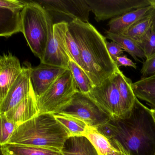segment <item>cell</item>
Segmentation results:
<instances>
[{
    "mask_svg": "<svg viewBox=\"0 0 155 155\" xmlns=\"http://www.w3.org/2000/svg\"><path fill=\"white\" fill-rule=\"evenodd\" d=\"M96 129L128 155H155V121L150 109L137 98L126 116L111 118Z\"/></svg>",
    "mask_w": 155,
    "mask_h": 155,
    "instance_id": "1",
    "label": "cell"
},
{
    "mask_svg": "<svg viewBox=\"0 0 155 155\" xmlns=\"http://www.w3.org/2000/svg\"><path fill=\"white\" fill-rule=\"evenodd\" d=\"M68 30L79 48L83 70L94 87L115 74L119 68L109 53L106 37L90 23L78 19L69 23Z\"/></svg>",
    "mask_w": 155,
    "mask_h": 155,
    "instance_id": "2",
    "label": "cell"
},
{
    "mask_svg": "<svg viewBox=\"0 0 155 155\" xmlns=\"http://www.w3.org/2000/svg\"><path fill=\"white\" fill-rule=\"evenodd\" d=\"M71 137L67 129L52 113H41L15 130L7 144L35 146L61 151Z\"/></svg>",
    "mask_w": 155,
    "mask_h": 155,
    "instance_id": "3",
    "label": "cell"
},
{
    "mask_svg": "<svg viewBox=\"0 0 155 155\" xmlns=\"http://www.w3.org/2000/svg\"><path fill=\"white\" fill-rule=\"evenodd\" d=\"M21 17L22 33L32 52L41 61L53 36L52 16L35 1H26Z\"/></svg>",
    "mask_w": 155,
    "mask_h": 155,
    "instance_id": "4",
    "label": "cell"
},
{
    "mask_svg": "<svg viewBox=\"0 0 155 155\" xmlns=\"http://www.w3.org/2000/svg\"><path fill=\"white\" fill-rule=\"evenodd\" d=\"M79 91L72 73L67 69L37 99L39 114H55L67 105Z\"/></svg>",
    "mask_w": 155,
    "mask_h": 155,
    "instance_id": "5",
    "label": "cell"
},
{
    "mask_svg": "<svg viewBox=\"0 0 155 155\" xmlns=\"http://www.w3.org/2000/svg\"><path fill=\"white\" fill-rule=\"evenodd\" d=\"M56 113L81 120L90 127L97 128L108 122L111 117L105 113L87 94L78 91L70 101ZM55 113V114H56Z\"/></svg>",
    "mask_w": 155,
    "mask_h": 155,
    "instance_id": "6",
    "label": "cell"
},
{
    "mask_svg": "<svg viewBox=\"0 0 155 155\" xmlns=\"http://www.w3.org/2000/svg\"><path fill=\"white\" fill-rule=\"evenodd\" d=\"M87 94L111 118L122 117L126 116L116 84L115 74L104 81L99 86L93 87Z\"/></svg>",
    "mask_w": 155,
    "mask_h": 155,
    "instance_id": "7",
    "label": "cell"
},
{
    "mask_svg": "<svg viewBox=\"0 0 155 155\" xmlns=\"http://www.w3.org/2000/svg\"><path fill=\"white\" fill-rule=\"evenodd\" d=\"M97 22L122 16L150 6L149 0H86Z\"/></svg>",
    "mask_w": 155,
    "mask_h": 155,
    "instance_id": "8",
    "label": "cell"
},
{
    "mask_svg": "<svg viewBox=\"0 0 155 155\" xmlns=\"http://www.w3.org/2000/svg\"><path fill=\"white\" fill-rule=\"evenodd\" d=\"M68 22H58L53 26V36L46 48L41 63L68 69L71 58L67 43V33Z\"/></svg>",
    "mask_w": 155,
    "mask_h": 155,
    "instance_id": "9",
    "label": "cell"
},
{
    "mask_svg": "<svg viewBox=\"0 0 155 155\" xmlns=\"http://www.w3.org/2000/svg\"><path fill=\"white\" fill-rule=\"evenodd\" d=\"M26 1H0V36L8 38L22 32L21 12Z\"/></svg>",
    "mask_w": 155,
    "mask_h": 155,
    "instance_id": "10",
    "label": "cell"
},
{
    "mask_svg": "<svg viewBox=\"0 0 155 155\" xmlns=\"http://www.w3.org/2000/svg\"><path fill=\"white\" fill-rule=\"evenodd\" d=\"M48 12L88 22L90 11L86 0H38L35 1Z\"/></svg>",
    "mask_w": 155,
    "mask_h": 155,
    "instance_id": "11",
    "label": "cell"
},
{
    "mask_svg": "<svg viewBox=\"0 0 155 155\" xmlns=\"http://www.w3.org/2000/svg\"><path fill=\"white\" fill-rule=\"evenodd\" d=\"M31 64L26 62L22 71L12 85L5 98L0 102V113H5L20 103L30 92L31 88L30 80Z\"/></svg>",
    "mask_w": 155,
    "mask_h": 155,
    "instance_id": "12",
    "label": "cell"
},
{
    "mask_svg": "<svg viewBox=\"0 0 155 155\" xmlns=\"http://www.w3.org/2000/svg\"><path fill=\"white\" fill-rule=\"evenodd\" d=\"M67 69L43 63L31 68V82L37 99L41 97Z\"/></svg>",
    "mask_w": 155,
    "mask_h": 155,
    "instance_id": "13",
    "label": "cell"
},
{
    "mask_svg": "<svg viewBox=\"0 0 155 155\" xmlns=\"http://www.w3.org/2000/svg\"><path fill=\"white\" fill-rule=\"evenodd\" d=\"M18 58L10 52L0 58V102L22 72Z\"/></svg>",
    "mask_w": 155,
    "mask_h": 155,
    "instance_id": "14",
    "label": "cell"
},
{
    "mask_svg": "<svg viewBox=\"0 0 155 155\" xmlns=\"http://www.w3.org/2000/svg\"><path fill=\"white\" fill-rule=\"evenodd\" d=\"M4 114L8 119L19 126L39 114L37 98L32 86L28 96Z\"/></svg>",
    "mask_w": 155,
    "mask_h": 155,
    "instance_id": "15",
    "label": "cell"
},
{
    "mask_svg": "<svg viewBox=\"0 0 155 155\" xmlns=\"http://www.w3.org/2000/svg\"><path fill=\"white\" fill-rule=\"evenodd\" d=\"M152 6L140 8L127 12L122 16L110 20L108 25V32L112 34L121 35L135 23L145 18Z\"/></svg>",
    "mask_w": 155,
    "mask_h": 155,
    "instance_id": "16",
    "label": "cell"
},
{
    "mask_svg": "<svg viewBox=\"0 0 155 155\" xmlns=\"http://www.w3.org/2000/svg\"><path fill=\"white\" fill-rule=\"evenodd\" d=\"M61 151L64 155H99L93 144L84 136L70 137Z\"/></svg>",
    "mask_w": 155,
    "mask_h": 155,
    "instance_id": "17",
    "label": "cell"
},
{
    "mask_svg": "<svg viewBox=\"0 0 155 155\" xmlns=\"http://www.w3.org/2000/svg\"><path fill=\"white\" fill-rule=\"evenodd\" d=\"M132 88L139 100L145 101L150 109L155 110V74L134 82Z\"/></svg>",
    "mask_w": 155,
    "mask_h": 155,
    "instance_id": "18",
    "label": "cell"
},
{
    "mask_svg": "<svg viewBox=\"0 0 155 155\" xmlns=\"http://www.w3.org/2000/svg\"><path fill=\"white\" fill-rule=\"evenodd\" d=\"M115 79L126 115L130 111L136 101L131 80L126 77L119 68L115 73Z\"/></svg>",
    "mask_w": 155,
    "mask_h": 155,
    "instance_id": "19",
    "label": "cell"
},
{
    "mask_svg": "<svg viewBox=\"0 0 155 155\" xmlns=\"http://www.w3.org/2000/svg\"><path fill=\"white\" fill-rule=\"evenodd\" d=\"M1 146L2 155H64L60 150L41 147L12 144Z\"/></svg>",
    "mask_w": 155,
    "mask_h": 155,
    "instance_id": "20",
    "label": "cell"
},
{
    "mask_svg": "<svg viewBox=\"0 0 155 155\" xmlns=\"http://www.w3.org/2000/svg\"><path fill=\"white\" fill-rule=\"evenodd\" d=\"M151 18L148 12L145 18L131 26L122 35L127 37L139 45L151 31Z\"/></svg>",
    "mask_w": 155,
    "mask_h": 155,
    "instance_id": "21",
    "label": "cell"
},
{
    "mask_svg": "<svg viewBox=\"0 0 155 155\" xmlns=\"http://www.w3.org/2000/svg\"><path fill=\"white\" fill-rule=\"evenodd\" d=\"M106 38L111 40L121 46L124 51L128 52L136 61H140L138 58L146 59L145 54L138 44L127 37L122 35H117L108 32H105Z\"/></svg>",
    "mask_w": 155,
    "mask_h": 155,
    "instance_id": "22",
    "label": "cell"
},
{
    "mask_svg": "<svg viewBox=\"0 0 155 155\" xmlns=\"http://www.w3.org/2000/svg\"><path fill=\"white\" fill-rule=\"evenodd\" d=\"M53 114L56 119L68 130L71 137L85 136L91 129L85 122L78 119L63 114Z\"/></svg>",
    "mask_w": 155,
    "mask_h": 155,
    "instance_id": "23",
    "label": "cell"
},
{
    "mask_svg": "<svg viewBox=\"0 0 155 155\" xmlns=\"http://www.w3.org/2000/svg\"><path fill=\"white\" fill-rule=\"evenodd\" d=\"M68 69L72 73L79 91L88 94L94 86L86 72L72 60L70 61Z\"/></svg>",
    "mask_w": 155,
    "mask_h": 155,
    "instance_id": "24",
    "label": "cell"
},
{
    "mask_svg": "<svg viewBox=\"0 0 155 155\" xmlns=\"http://www.w3.org/2000/svg\"><path fill=\"white\" fill-rule=\"evenodd\" d=\"M85 136L93 144L99 155H107L117 150L112 146L107 138L101 134L96 128H91Z\"/></svg>",
    "mask_w": 155,
    "mask_h": 155,
    "instance_id": "25",
    "label": "cell"
},
{
    "mask_svg": "<svg viewBox=\"0 0 155 155\" xmlns=\"http://www.w3.org/2000/svg\"><path fill=\"white\" fill-rule=\"evenodd\" d=\"M1 116V146L7 144L10 138L19 125L7 118L4 113H0Z\"/></svg>",
    "mask_w": 155,
    "mask_h": 155,
    "instance_id": "26",
    "label": "cell"
},
{
    "mask_svg": "<svg viewBox=\"0 0 155 155\" xmlns=\"http://www.w3.org/2000/svg\"><path fill=\"white\" fill-rule=\"evenodd\" d=\"M67 43L71 59L83 69V63L81 61L79 48L69 30L67 33Z\"/></svg>",
    "mask_w": 155,
    "mask_h": 155,
    "instance_id": "27",
    "label": "cell"
},
{
    "mask_svg": "<svg viewBox=\"0 0 155 155\" xmlns=\"http://www.w3.org/2000/svg\"><path fill=\"white\" fill-rule=\"evenodd\" d=\"M140 47L144 52L146 60H148L155 54V31H150Z\"/></svg>",
    "mask_w": 155,
    "mask_h": 155,
    "instance_id": "28",
    "label": "cell"
},
{
    "mask_svg": "<svg viewBox=\"0 0 155 155\" xmlns=\"http://www.w3.org/2000/svg\"><path fill=\"white\" fill-rule=\"evenodd\" d=\"M141 78H147L155 74V54L149 59L146 60L140 70Z\"/></svg>",
    "mask_w": 155,
    "mask_h": 155,
    "instance_id": "29",
    "label": "cell"
},
{
    "mask_svg": "<svg viewBox=\"0 0 155 155\" xmlns=\"http://www.w3.org/2000/svg\"><path fill=\"white\" fill-rule=\"evenodd\" d=\"M107 47L109 53L114 62L116 61L117 58L122 55L124 51L120 45L114 41L107 42Z\"/></svg>",
    "mask_w": 155,
    "mask_h": 155,
    "instance_id": "30",
    "label": "cell"
},
{
    "mask_svg": "<svg viewBox=\"0 0 155 155\" xmlns=\"http://www.w3.org/2000/svg\"><path fill=\"white\" fill-rule=\"evenodd\" d=\"M115 63L119 68L121 67H131L135 69L137 68V63L133 62L126 55H121L117 58Z\"/></svg>",
    "mask_w": 155,
    "mask_h": 155,
    "instance_id": "31",
    "label": "cell"
},
{
    "mask_svg": "<svg viewBox=\"0 0 155 155\" xmlns=\"http://www.w3.org/2000/svg\"><path fill=\"white\" fill-rule=\"evenodd\" d=\"M149 14L151 18V31H155V7H152L149 12Z\"/></svg>",
    "mask_w": 155,
    "mask_h": 155,
    "instance_id": "32",
    "label": "cell"
},
{
    "mask_svg": "<svg viewBox=\"0 0 155 155\" xmlns=\"http://www.w3.org/2000/svg\"><path fill=\"white\" fill-rule=\"evenodd\" d=\"M107 155H128L126 152H124L123 151H121L120 150H114V151H112V152H110V153H109Z\"/></svg>",
    "mask_w": 155,
    "mask_h": 155,
    "instance_id": "33",
    "label": "cell"
},
{
    "mask_svg": "<svg viewBox=\"0 0 155 155\" xmlns=\"http://www.w3.org/2000/svg\"><path fill=\"white\" fill-rule=\"evenodd\" d=\"M150 3V6L152 7H155V0H149Z\"/></svg>",
    "mask_w": 155,
    "mask_h": 155,
    "instance_id": "34",
    "label": "cell"
},
{
    "mask_svg": "<svg viewBox=\"0 0 155 155\" xmlns=\"http://www.w3.org/2000/svg\"><path fill=\"white\" fill-rule=\"evenodd\" d=\"M150 112H151V115H152L153 119H154L155 121V110L150 109Z\"/></svg>",
    "mask_w": 155,
    "mask_h": 155,
    "instance_id": "35",
    "label": "cell"
},
{
    "mask_svg": "<svg viewBox=\"0 0 155 155\" xmlns=\"http://www.w3.org/2000/svg\"></svg>",
    "mask_w": 155,
    "mask_h": 155,
    "instance_id": "36",
    "label": "cell"
}]
</instances>
